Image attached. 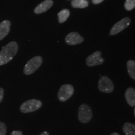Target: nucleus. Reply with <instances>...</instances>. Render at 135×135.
Wrapping results in <instances>:
<instances>
[{"mask_svg": "<svg viewBox=\"0 0 135 135\" xmlns=\"http://www.w3.org/2000/svg\"><path fill=\"white\" fill-rule=\"evenodd\" d=\"M18 51V45L16 42L12 41L3 47L0 51V66L9 63L13 60Z\"/></svg>", "mask_w": 135, "mask_h": 135, "instance_id": "f257e3e1", "label": "nucleus"}, {"mask_svg": "<svg viewBox=\"0 0 135 135\" xmlns=\"http://www.w3.org/2000/svg\"><path fill=\"white\" fill-rule=\"evenodd\" d=\"M43 63V58L41 56H35L28 61L24 68V73L26 75H30L35 73L41 66Z\"/></svg>", "mask_w": 135, "mask_h": 135, "instance_id": "f03ea898", "label": "nucleus"}, {"mask_svg": "<svg viewBox=\"0 0 135 135\" xmlns=\"http://www.w3.org/2000/svg\"><path fill=\"white\" fill-rule=\"evenodd\" d=\"M42 106V102L38 99H30L23 103L20 106V111L23 113H31L38 110Z\"/></svg>", "mask_w": 135, "mask_h": 135, "instance_id": "7ed1b4c3", "label": "nucleus"}, {"mask_svg": "<svg viewBox=\"0 0 135 135\" xmlns=\"http://www.w3.org/2000/svg\"><path fill=\"white\" fill-rule=\"evenodd\" d=\"M78 119L80 122L86 123L91 119L92 111L88 105L83 104L78 109Z\"/></svg>", "mask_w": 135, "mask_h": 135, "instance_id": "20e7f679", "label": "nucleus"}, {"mask_svg": "<svg viewBox=\"0 0 135 135\" xmlns=\"http://www.w3.org/2000/svg\"><path fill=\"white\" fill-rule=\"evenodd\" d=\"M74 93V88L71 84H64L61 86L58 91V97L59 100L61 102L67 101L72 97Z\"/></svg>", "mask_w": 135, "mask_h": 135, "instance_id": "39448f33", "label": "nucleus"}, {"mask_svg": "<svg viewBox=\"0 0 135 135\" xmlns=\"http://www.w3.org/2000/svg\"><path fill=\"white\" fill-rule=\"evenodd\" d=\"M98 88L101 92L109 93L114 90V85L108 77L102 76L98 81Z\"/></svg>", "mask_w": 135, "mask_h": 135, "instance_id": "423d86ee", "label": "nucleus"}, {"mask_svg": "<svg viewBox=\"0 0 135 135\" xmlns=\"http://www.w3.org/2000/svg\"><path fill=\"white\" fill-rule=\"evenodd\" d=\"M131 23V19L128 17L123 18L120 21H118L116 24L114 25V26L111 28L110 30V35H115L116 34L120 33L124 29H126L127 27L129 26V25Z\"/></svg>", "mask_w": 135, "mask_h": 135, "instance_id": "0eeeda50", "label": "nucleus"}, {"mask_svg": "<svg viewBox=\"0 0 135 135\" xmlns=\"http://www.w3.org/2000/svg\"><path fill=\"white\" fill-rule=\"evenodd\" d=\"M101 53L99 51L94 52L91 55H89L86 60L87 65L89 67L94 66L100 65L104 63V60L101 58Z\"/></svg>", "mask_w": 135, "mask_h": 135, "instance_id": "6e6552de", "label": "nucleus"}, {"mask_svg": "<svg viewBox=\"0 0 135 135\" xmlns=\"http://www.w3.org/2000/svg\"><path fill=\"white\" fill-rule=\"evenodd\" d=\"M84 38L76 32H72L66 36L65 42L69 45H78L83 42Z\"/></svg>", "mask_w": 135, "mask_h": 135, "instance_id": "1a4fd4ad", "label": "nucleus"}, {"mask_svg": "<svg viewBox=\"0 0 135 135\" xmlns=\"http://www.w3.org/2000/svg\"><path fill=\"white\" fill-rule=\"evenodd\" d=\"M53 5V1L52 0H45L35 8L34 12L36 14H41L50 9Z\"/></svg>", "mask_w": 135, "mask_h": 135, "instance_id": "9d476101", "label": "nucleus"}, {"mask_svg": "<svg viewBox=\"0 0 135 135\" xmlns=\"http://www.w3.org/2000/svg\"><path fill=\"white\" fill-rule=\"evenodd\" d=\"M11 22L9 20H4L0 23V41L9 34Z\"/></svg>", "mask_w": 135, "mask_h": 135, "instance_id": "9b49d317", "label": "nucleus"}, {"mask_svg": "<svg viewBox=\"0 0 135 135\" xmlns=\"http://www.w3.org/2000/svg\"><path fill=\"white\" fill-rule=\"evenodd\" d=\"M125 98L128 104L131 106H135V89L128 88L125 92Z\"/></svg>", "mask_w": 135, "mask_h": 135, "instance_id": "f8f14e48", "label": "nucleus"}, {"mask_svg": "<svg viewBox=\"0 0 135 135\" xmlns=\"http://www.w3.org/2000/svg\"><path fill=\"white\" fill-rule=\"evenodd\" d=\"M123 131L126 135H135V125L130 123H126L123 128Z\"/></svg>", "mask_w": 135, "mask_h": 135, "instance_id": "ddd939ff", "label": "nucleus"}, {"mask_svg": "<svg viewBox=\"0 0 135 135\" xmlns=\"http://www.w3.org/2000/svg\"><path fill=\"white\" fill-rule=\"evenodd\" d=\"M126 65L129 76L135 80V61L133 60H129Z\"/></svg>", "mask_w": 135, "mask_h": 135, "instance_id": "4468645a", "label": "nucleus"}, {"mask_svg": "<svg viewBox=\"0 0 135 135\" xmlns=\"http://www.w3.org/2000/svg\"><path fill=\"white\" fill-rule=\"evenodd\" d=\"M71 6L75 8H85L88 6L86 0H73Z\"/></svg>", "mask_w": 135, "mask_h": 135, "instance_id": "2eb2a0df", "label": "nucleus"}, {"mask_svg": "<svg viewBox=\"0 0 135 135\" xmlns=\"http://www.w3.org/2000/svg\"><path fill=\"white\" fill-rule=\"evenodd\" d=\"M70 15V12L68 9H63L58 13V21L60 23H63L68 18Z\"/></svg>", "mask_w": 135, "mask_h": 135, "instance_id": "dca6fc26", "label": "nucleus"}, {"mask_svg": "<svg viewBox=\"0 0 135 135\" xmlns=\"http://www.w3.org/2000/svg\"><path fill=\"white\" fill-rule=\"evenodd\" d=\"M124 8L128 11H131L135 8V0H126Z\"/></svg>", "mask_w": 135, "mask_h": 135, "instance_id": "f3484780", "label": "nucleus"}, {"mask_svg": "<svg viewBox=\"0 0 135 135\" xmlns=\"http://www.w3.org/2000/svg\"><path fill=\"white\" fill-rule=\"evenodd\" d=\"M6 126L4 123L0 122V135H6Z\"/></svg>", "mask_w": 135, "mask_h": 135, "instance_id": "a211bd4d", "label": "nucleus"}, {"mask_svg": "<svg viewBox=\"0 0 135 135\" xmlns=\"http://www.w3.org/2000/svg\"><path fill=\"white\" fill-rule=\"evenodd\" d=\"M4 89L2 88H0V103L1 102L3 99V97H4Z\"/></svg>", "mask_w": 135, "mask_h": 135, "instance_id": "6ab92c4d", "label": "nucleus"}, {"mask_svg": "<svg viewBox=\"0 0 135 135\" xmlns=\"http://www.w3.org/2000/svg\"><path fill=\"white\" fill-rule=\"evenodd\" d=\"M10 135H23V133H22L21 131H17V130H15L13 131L11 134Z\"/></svg>", "mask_w": 135, "mask_h": 135, "instance_id": "aec40b11", "label": "nucleus"}, {"mask_svg": "<svg viewBox=\"0 0 135 135\" xmlns=\"http://www.w3.org/2000/svg\"><path fill=\"white\" fill-rule=\"evenodd\" d=\"M103 1L104 0H92V2L94 4H98L101 3V2H103Z\"/></svg>", "mask_w": 135, "mask_h": 135, "instance_id": "412c9836", "label": "nucleus"}, {"mask_svg": "<svg viewBox=\"0 0 135 135\" xmlns=\"http://www.w3.org/2000/svg\"><path fill=\"white\" fill-rule=\"evenodd\" d=\"M40 135H50V134H49V133L47 132V131H44V132L41 133Z\"/></svg>", "mask_w": 135, "mask_h": 135, "instance_id": "4be33fe9", "label": "nucleus"}, {"mask_svg": "<svg viewBox=\"0 0 135 135\" xmlns=\"http://www.w3.org/2000/svg\"><path fill=\"white\" fill-rule=\"evenodd\" d=\"M110 135H119V134H118V133H112V134H110Z\"/></svg>", "mask_w": 135, "mask_h": 135, "instance_id": "5701e85b", "label": "nucleus"}, {"mask_svg": "<svg viewBox=\"0 0 135 135\" xmlns=\"http://www.w3.org/2000/svg\"><path fill=\"white\" fill-rule=\"evenodd\" d=\"M134 115H135V108H134Z\"/></svg>", "mask_w": 135, "mask_h": 135, "instance_id": "b1692460", "label": "nucleus"}]
</instances>
